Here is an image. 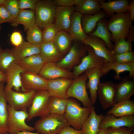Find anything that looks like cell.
Wrapping results in <instances>:
<instances>
[{
  "mask_svg": "<svg viewBox=\"0 0 134 134\" xmlns=\"http://www.w3.org/2000/svg\"><path fill=\"white\" fill-rule=\"evenodd\" d=\"M128 11L115 14L106 22L107 28L111 33V40L115 42L119 39L127 38L133 26Z\"/></svg>",
  "mask_w": 134,
  "mask_h": 134,
  "instance_id": "1",
  "label": "cell"
},
{
  "mask_svg": "<svg viewBox=\"0 0 134 134\" xmlns=\"http://www.w3.org/2000/svg\"><path fill=\"white\" fill-rule=\"evenodd\" d=\"M92 107H82L75 100L68 98L64 116L69 125L75 129L80 130L89 116Z\"/></svg>",
  "mask_w": 134,
  "mask_h": 134,
  "instance_id": "2",
  "label": "cell"
},
{
  "mask_svg": "<svg viewBox=\"0 0 134 134\" xmlns=\"http://www.w3.org/2000/svg\"><path fill=\"white\" fill-rule=\"evenodd\" d=\"M69 125L64 115L50 114L38 120L34 128L37 132L43 134H58L65 127Z\"/></svg>",
  "mask_w": 134,
  "mask_h": 134,
  "instance_id": "3",
  "label": "cell"
},
{
  "mask_svg": "<svg viewBox=\"0 0 134 134\" xmlns=\"http://www.w3.org/2000/svg\"><path fill=\"white\" fill-rule=\"evenodd\" d=\"M8 109L7 133L16 134L24 131L33 132L35 130L34 127L28 125L26 123L28 117L27 110H17L8 105Z\"/></svg>",
  "mask_w": 134,
  "mask_h": 134,
  "instance_id": "4",
  "label": "cell"
},
{
  "mask_svg": "<svg viewBox=\"0 0 134 134\" xmlns=\"http://www.w3.org/2000/svg\"><path fill=\"white\" fill-rule=\"evenodd\" d=\"M74 79L67 90V97L76 99L82 103L84 107H92L93 105L87 90V76L84 73Z\"/></svg>",
  "mask_w": 134,
  "mask_h": 134,
  "instance_id": "5",
  "label": "cell"
},
{
  "mask_svg": "<svg viewBox=\"0 0 134 134\" xmlns=\"http://www.w3.org/2000/svg\"><path fill=\"white\" fill-rule=\"evenodd\" d=\"M36 91L32 90L25 92H18L12 89H4L8 105L17 110H26L31 106Z\"/></svg>",
  "mask_w": 134,
  "mask_h": 134,
  "instance_id": "6",
  "label": "cell"
},
{
  "mask_svg": "<svg viewBox=\"0 0 134 134\" xmlns=\"http://www.w3.org/2000/svg\"><path fill=\"white\" fill-rule=\"evenodd\" d=\"M56 8L53 0H38L35 10L36 25L43 29L53 23Z\"/></svg>",
  "mask_w": 134,
  "mask_h": 134,
  "instance_id": "7",
  "label": "cell"
},
{
  "mask_svg": "<svg viewBox=\"0 0 134 134\" xmlns=\"http://www.w3.org/2000/svg\"><path fill=\"white\" fill-rule=\"evenodd\" d=\"M50 97L47 91H36L28 109L27 121H29L36 117L43 118L50 114L48 107Z\"/></svg>",
  "mask_w": 134,
  "mask_h": 134,
  "instance_id": "8",
  "label": "cell"
},
{
  "mask_svg": "<svg viewBox=\"0 0 134 134\" xmlns=\"http://www.w3.org/2000/svg\"><path fill=\"white\" fill-rule=\"evenodd\" d=\"M87 52L85 44L75 41L68 53L56 64L60 67L69 71L80 63Z\"/></svg>",
  "mask_w": 134,
  "mask_h": 134,
  "instance_id": "9",
  "label": "cell"
},
{
  "mask_svg": "<svg viewBox=\"0 0 134 134\" xmlns=\"http://www.w3.org/2000/svg\"><path fill=\"white\" fill-rule=\"evenodd\" d=\"M86 46L87 54L83 57L80 63L73 68L72 72L74 78L81 75L88 70L96 67L100 69L105 62L103 59L95 54L90 47L87 45Z\"/></svg>",
  "mask_w": 134,
  "mask_h": 134,
  "instance_id": "10",
  "label": "cell"
},
{
  "mask_svg": "<svg viewBox=\"0 0 134 134\" xmlns=\"http://www.w3.org/2000/svg\"><path fill=\"white\" fill-rule=\"evenodd\" d=\"M83 43L90 47L95 54L104 59L105 62H115V54L109 50L105 43L98 37L88 35Z\"/></svg>",
  "mask_w": 134,
  "mask_h": 134,
  "instance_id": "11",
  "label": "cell"
},
{
  "mask_svg": "<svg viewBox=\"0 0 134 134\" xmlns=\"http://www.w3.org/2000/svg\"><path fill=\"white\" fill-rule=\"evenodd\" d=\"M97 96L102 107L106 109L116 103L115 84L111 81L100 82L97 91Z\"/></svg>",
  "mask_w": 134,
  "mask_h": 134,
  "instance_id": "12",
  "label": "cell"
},
{
  "mask_svg": "<svg viewBox=\"0 0 134 134\" xmlns=\"http://www.w3.org/2000/svg\"><path fill=\"white\" fill-rule=\"evenodd\" d=\"M21 79L25 92L32 90L47 91V80L38 74L26 71L21 74Z\"/></svg>",
  "mask_w": 134,
  "mask_h": 134,
  "instance_id": "13",
  "label": "cell"
},
{
  "mask_svg": "<svg viewBox=\"0 0 134 134\" xmlns=\"http://www.w3.org/2000/svg\"><path fill=\"white\" fill-rule=\"evenodd\" d=\"M26 71L16 62L12 64L5 72L6 84L4 89H12L20 92V89L25 92L22 86L21 74Z\"/></svg>",
  "mask_w": 134,
  "mask_h": 134,
  "instance_id": "14",
  "label": "cell"
},
{
  "mask_svg": "<svg viewBox=\"0 0 134 134\" xmlns=\"http://www.w3.org/2000/svg\"><path fill=\"white\" fill-rule=\"evenodd\" d=\"M46 80L60 78H74L72 72L58 66L56 63L45 62L38 73Z\"/></svg>",
  "mask_w": 134,
  "mask_h": 134,
  "instance_id": "15",
  "label": "cell"
},
{
  "mask_svg": "<svg viewBox=\"0 0 134 134\" xmlns=\"http://www.w3.org/2000/svg\"><path fill=\"white\" fill-rule=\"evenodd\" d=\"M72 80L66 78L47 80V91L50 97L67 99V91Z\"/></svg>",
  "mask_w": 134,
  "mask_h": 134,
  "instance_id": "16",
  "label": "cell"
},
{
  "mask_svg": "<svg viewBox=\"0 0 134 134\" xmlns=\"http://www.w3.org/2000/svg\"><path fill=\"white\" fill-rule=\"evenodd\" d=\"M134 126V115L116 117L112 115H104L99 128L106 129L109 128L126 127L133 129Z\"/></svg>",
  "mask_w": 134,
  "mask_h": 134,
  "instance_id": "17",
  "label": "cell"
},
{
  "mask_svg": "<svg viewBox=\"0 0 134 134\" xmlns=\"http://www.w3.org/2000/svg\"><path fill=\"white\" fill-rule=\"evenodd\" d=\"M129 76L124 77L115 84L116 103L130 99L134 94V80Z\"/></svg>",
  "mask_w": 134,
  "mask_h": 134,
  "instance_id": "18",
  "label": "cell"
},
{
  "mask_svg": "<svg viewBox=\"0 0 134 134\" xmlns=\"http://www.w3.org/2000/svg\"><path fill=\"white\" fill-rule=\"evenodd\" d=\"M75 10L74 6L56 7L54 24L59 31L68 32L71 17Z\"/></svg>",
  "mask_w": 134,
  "mask_h": 134,
  "instance_id": "19",
  "label": "cell"
},
{
  "mask_svg": "<svg viewBox=\"0 0 134 134\" xmlns=\"http://www.w3.org/2000/svg\"><path fill=\"white\" fill-rule=\"evenodd\" d=\"M88 79L87 85L90 92V99L92 105L96 103L97 98L98 87L100 78L103 76L100 68L96 67L88 70L84 72Z\"/></svg>",
  "mask_w": 134,
  "mask_h": 134,
  "instance_id": "20",
  "label": "cell"
},
{
  "mask_svg": "<svg viewBox=\"0 0 134 134\" xmlns=\"http://www.w3.org/2000/svg\"><path fill=\"white\" fill-rule=\"evenodd\" d=\"M100 69L103 76L110 70H114L116 73L114 78L116 80H121L122 78L120 75V74L126 71H128L129 76L134 78V62L126 64H121L116 62H104Z\"/></svg>",
  "mask_w": 134,
  "mask_h": 134,
  "instance_id": "21",
  "label": "cell"
},
{
  "mask_svg": "<svg viewBox=\"0 0 134 134\" xmlns=\"http://www.w3.org/2000/svg\"><path fill=\"white\" fill-rule=\"evenodd\" d=\"M83 14L75 11L72 14L68 32L75 41L83 43L87 38L82 25L81 19Z\"/></svg>",
  "mask_w": 134,
  "mask_h": 134,
  "instance_id": "22",
  "label": "cell"
},
{
  "mask_svg": "<svg viewBox=\"0 0 134 134\" xmlns=\"http://www.w3.org/2000/svg\"><path fill=\"white\" fill-rule=\"evenodd\" d=\"M103 115H98L93 106L90 113L80 130L81 134H97L99 130L100 122Z\"/></svg>",
  "mask_w": 134,
  "mask_h": 134,
  "instance_id": "23",
  "label": "cell"
},
{
  "mask_svg": "<svg viewBox=\"0 0 134 134\" xmlns=\"http://www.w3.org/2000/svg\"><path fill=\"white\" fill-rule=\"evenodd\" d=\"M99 3L101 9L111 16L116 13L127 12L130 2L127 0H109L107 2L100 0Z\"/></svg>",
  "mask_w": 134,
  "mask_h": 134,
  "instance_id": "24",
  "label": "cell"
},
{
  "mask_svg": "<svg viewBox=\"0 0 134 134\" xmlns=\"http://www.w3.org/2000/svg\"><path fill=\"white\" fill-rule=\"evenodd\" d=\"M40 54L45 62L57 63L64 56L57 49L53 42H43L40 46Z\"/></svg>",
  "mask_w": 134,
  "mask_h": 134,
  "instance_id": "25",
  "label": "cell"
},
{
  "mask_svg": "<svg viewBox=\"0 0 134 134\" xmlns=\"http://www.w3.org/2000/svg\"><path fill=\"white\" fill-rule=\"evenodd\" d=\"M40 46L24 41L19 46L11 50L17 62L22 59L30 56L40 54Z\"/></svg>",
  "mask_w": 134,
  "mask_h": 134,
  "instance_id": "26",
  "label": "cell"
},
{
  "mask_svg": "<svg viewBox=\"0 0 134 134\" xmlns=\"http://www.w3.org/2000/svg\"><path fill=\"white\" fill-rule=\"evenodd\" d=\"M45 63L40 54L30 56L16 62L25 71L38 74Z\"/></svg>",
  "mask_w": 134,
  "mask_h": 134,
  "instance_id": "27",
  "label": "cell"
},
{
  "mask_svg": "<svg viewBox=\"0 0 134 134\" xmlns=\"http://www.w3.org/2000/svg\"><path fill=\"white\" fill-rule=\"evenodd\" d=\"M111 107L106 114L116 117L134 115V102L130 99L116 103Z\"/></svg>",
  "mask_w": 134,
  "mask_h": 134,
  "instance_id": "28",
  "label": "cell"
},
{
  "mask_svg": "<svg viewBox=\"0 0 134 134\" xmlns=\"http://www.w3.org/2000/svg\"><path fill=\"white\" fill-rule=\"evenodd\" d=\"M4 82H0V134L8 133V104L5 97Z\"/></svg>",
  "mask_w": 134,
  "mask_h": 134,
  "instance_id": "29",
  "label": "cell"
},
{
  "mask_svg": "<svg viewBox=\"0 0 134 134\" xmlns=\"http://www.w3.org/2000/svg\"><path fill=\"white\" fill-rule=\"evenodd\" d=\"M73 41L69 33L65 31H59L53 42L58 51L64 56L71 48Z\"/></svg>",
  "mask_w": 134,
  "mask_h": 134,
  "instance_id": "30",
  "label": "cell"
},
{
  "mask_svg": "<svg viewBox=\"0 0 134 134\" xmlns=\"http://www.w3.org/2000/svg\"><path fill=\"white\" fill-rule=\"evenodd\" d=\"M107 15L104 11L101 10L93 15L83 14L81 19L83 29L85 33L90 34L96 27L98 22L106 17Z\"/></svg>",
  "mask_w": 134,
  "mask_h": 134,
  "instance_id": "31",
  "label": "cell"
},
{
  "mask_svg": "<svg viewBox=\"0 0 134 134\" xmlns=\"http://www.w3.org/2000/svg\"><path fill=\"white\" fill-rule=\"evenodd\" d=\"M102 19L98 22L96 29L89 35L100 39L106 44L108 48L112 51L113 45L111 41L112 36L107 26V21Z\"/></svg>",
  "mask_w": 134,
  "mask_h": 134,
  "instance_id": "32",
  "label": "cell"
},
{
  "mask_svg": "<svg viewBox=\"0 0 134 134\" xmlns=\"http://www.w3.org/2000/svg\"><path fill=\"white\" fill-rule=\"evenodd\" d=\"M11 24L14 26L22 24L27 30L36 25L35 11L29 9L20 10Z\"/></svg>",
  "mask_w": 134,
  "mask_h": 134,
  "instance_id": "33",
  "label": "cell"
},
{
  "mask_svg": "<svg viewBox=\"0 0 134 134\" xmlns=\"http://www.w3.org/2000/svg\"><path fill=\"white\" fill-rule=\"evenodd\" d=\"M100 0H82L75 7L76 11L82 14L93 15L101 10Z\"/></svg>",
  "mask_w": 134,
  "mask_h": 134,
  "instance_id": "34",
  "label": "cell"
},
{
  "mask_svg": "<svg viewBox=\"0 0 134 134\" xmlns=\"http://www.w3.org/2000/svg\"><path fill=\"white\" fill-rule=\"evenodd\" d=\"M67 99L50 97L48 107L49 114L64 115L66 107Z\"/></svg>",
  "mask_w": 134,
  "mask_h": 134,
  "instance_id": "35",
  "label": "cell"
},
{
  "mask_svg": "<svg viewBox=\"0 0 134 134\" xmlns=\"http://www.w3.org/2000/svg\"><path fill=\"white\" fill-rule=\"evenodd\" d=\"M27 30V41L34 45H40L43 42L42 32L40 28L35 25Z\"/></svg>",
  "mask_w": 134,
  "mask_h": 134,
  "instance_id": "36",
  "label": "cell"
},
{
  "mask_svg": "<svg viewBox=\"0 0 134 134\" xmlns=\"http://www.w3.org/2000/svg\"><path fill=\"white\" fill-rule=\"evenodd\" d=\"M16 62L15 57L11 50L1 51L0 54V70L5 73L9 67Z\"/></svg>",
  "mask_w": 134,
  "mask_h": 134,
  "instance_id": "37",
  "label": "cell"
},
{
  "mask_svg": "<svg viewBox=\"0 0 134 134\" xmlns=\"http://www.w3.org/2000/svg\"><path fill=\"white\" fill-rule=\"evenodd\" d=\"M132 43L125 38H120L115 42L112 51L115 55L132 51Z\"/></svg>",
  "mask_w": 134,
  "mask_h": 134,
  "instance_id": "38",
  "label": "cell"
},
{
  "mask_svg": "<svg viewBox=\"0 0 134 134\" xmlns=\"http://www.w3.org/2000/svg\"><path fill=\"white\" fill-rule=\"evenodd\" d=\"M43 29V42H53L59 31L54 23L47 25Z\"/></svg>",
  "mask_w": 134,
  "mask_h": 134,
  "instance_id": "39",
  "label": "cell"
},
{
  "mask_svg": "<svg viewBox=\"0 0 134 134\" xmlns=\"http://www.w3.org/2000/svg\"><path fill=\"white\" fill-rule=\"evenodd\" d=\"M3 5L8 12L15 19L18 15L20 10L17 0H5Z\"/></svg>",
  "mask_w": 134,
  "mask_h": 134,
  "instance_id": "40",
  "label": "cell"
},
{
  "mask_svg": "<svg viewBox=\"0 0 134 134\" xmlns=\"http://www.w3.org/2000/svg\"><path fill=\"white\" fill-rule=\"evenodd\" d=\"M115 62L121 64L134 62V52L131 51L124 53L115 54Z\"/></svg>",
  "mask_w": 134,
  "mask_h": 134,
  "instance_id": "41",
  "label": "cell"
},
{
  "mask_svg": "<svg viewBox=\"0 0 134 134\" xmlns=\"http://www.w3.org/2000/svg\"><path fill=\"white\" fill-rule=\"evenodd\" d=\"M14 19L9 14L3 4L0 5V24L6 22L11 24Z\"/></svg>",
  "mask_w": 134,
  "mask_h": 134,
  "instance_id": "42",
  "label": "cell"
},
{
  "mask_svg": "<svg viewBox=\"0 0 134 134\" xmlns=\"http://www.w3.org/2000/svg\"><path fill=\"white\" fill-rule=\"evenodd\" d=\"M37 0H20L19 5L21 10L29 9L34 10L35 9Z\"/></svg>",
  "mask_w": 134,
  "mask_h": 134,
  "instance_id": "43",
  "label": "cell"
},
{
  "mask_svg": "<svg viewBox=\"0 0 134 134\" xmlns=\"http://www.w3.org/2000/svg\"><path fill=\"white\" fill-rule=\"evenodd\" d=\"M10 41L11 44L15 47L19 46L24 41L21 33L18 31H15L11 34Z\"/></svg>",
  "mask_w": 134,
  "mask_h": 134,
  "instance_id": "44",
  "label": "cell"
},
{
  "mask_svg": "<svg viewBox=\"0 0 134 134\" xmlns=\"http://www.w3.org/2000/svg\"><path fill=\"white\" fill-rule=\"evenodd\" d=\"M106 129L108 134H134L132 129L126 127L109 128Z\"/></svg>",
  "mask_w": 134,
  "mask_h": 134,
  "instance_id": "45",
  "label": "cell"
},
{
  "mask_svg": "<svg viewBox=\"0 0 134 134\" xmlns=\"http://www.w3.org/2000/svg\"><path fill=\"white\" fill-rule=\"evenodd\" d=\"M59 134H81V130L74 129L69 125L64 127L60 131Z\"/></svg>",
  "mask_w": 134,
  "mask_h": 134,
  "instance_id": "46",
  "label": "cell"
},
{
  "mask_svg": "<svg viewBox=\"0 0 134 134\" xmlns=\"http://www.w3.org/2000/svg\"><path fill=\"white\" fill-rule=\"evenodd\" d=\"M53 1L56 7H68L74 6V0H54Z\"/></svg>",
  "mask_w": 134,
  "mask_h": 134,
  "instance_id": "47",
  "label": "cell"
},
{
  "mask_svg": "<svg viewBox=\"0 0 134 134\" xmlns=\"http://www.w3.org/2000/svg\"><path fill=\"white\" fill-rule=\"evenodd\" d=\"M130 18L132 21L134 20V0L130 2L128 9Z\"/></svg>",
  "mask_w": 134,
  "mask_h": 134,
  "instance_id": "48",
  "label": "cell"
},
{
  "mask_svg": "<svg viewBox=\"0 0 134 134\" xmlns=\"http://www.w3.org/2000/svg\"><path fill=\"white\" fill-rule=\"evenodd\" d=\"M6 77L5 73L0 70V82H6Z\"/></svg>",
  "mask_w": 134,
  "mask_h": 134,
  "instance_id": "49",
  "label": "cell"
},
{
  "mask_svg": "<svg viewBox=\"0 0 134 134\" xmlns=\"http://www.w3.org/2000/svg\"><path fill=\"white\" fill-rule=\"evenodd\" d=\"M6 134H9L7 133ZM16 134H43L37 132L36 133H34L32 132L29 131H24L20 132Z\"/></svg>",
  "mask_w": 134,
  "mask_h": 134,
  "instance_id": "50",
  "label": "cell"
},
{
  "mask_svg": "<svg viewBox=\"0 0 134 134\" xmlns=\"http://www.w3.org/2000/svg\"><path fill=\"white\" fill-rule=\"evenodd\" d=\"M97 134H108L106 129H100Z\"/></svg>",
  "mask_w": 134,
  "mask_h": 134,
  "instance_id": "51",
  "label": "cell"
},
{
  "mask_svg": "<svg viewBox=\"0 0 134 134\" xmlns=\"http://www.w3.org/2000/svg\"><path fill=\"white\" fill-rule=\"evenodd\" d=\"M5 0H0V5L3 4Z\"/></svg>",
  "mask_w": 134,
  "mask_h": 134,
  "instance_id": "52",
  "label": "cell"
},
{
  "mask_svg": "<svg viewBox=\"0 0 134 134\" xmlns=\"http://www.w3.org/2000/svg\"><path fill=\"white\" fill-rule=\"evenodd\" d=\"M1 47H0V54L1 51Z\"/></svg>",
  "mask_w": 134,
  "mask_h": 134,
  "instance_id": "53",
  "label": "cell"
},
{
  "mask_svg": "<svg viewBox=\"0 0 134 134\" xmlns=\"http://www.w3.org/2000/svg\"><path fill=\"white\" fill-rule=\"evenodd\" d=\"M1 26L0 25V30H1Z\"/></svg>",
  "mask_w": 134,
  "mask_h": 134,
  "instance_id": "54",
  "label": "cell"
},
{
  "mask_svg": "<svg viewBox=\"0 0 134 134\" xmlns=\"http://www.w3.org/2000/svg\"></svg>",
  "mask_w": 134,
  "mask_h": 134,
  "instance_id": "55",
  "label": "cell"
}]
</instances>
